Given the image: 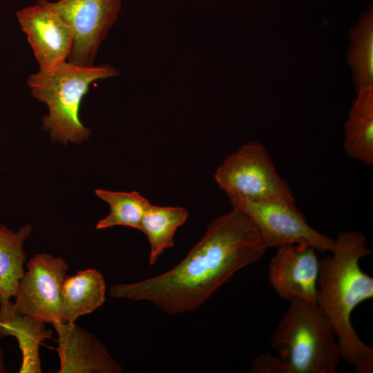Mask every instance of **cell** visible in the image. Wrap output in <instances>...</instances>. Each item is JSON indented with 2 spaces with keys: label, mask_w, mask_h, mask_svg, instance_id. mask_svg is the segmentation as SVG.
I'll return each mask as SVG.
<instances>
[{
  "label": "cell",
  "mask_w": 373,
  "mask_h": 373,
  "mask_svg": "<svg viewBox=\"0 0 373 373\" xmlns=\"http://www.w3.org/2000/svg\"><path fill=\"white\" fill-rule=\"evenodd\" d=\"M16 15L39 69L53 67L67 59L73 31L57 13L37 0L35 5L17 11Z\"/></svg>",
  "instance_id": "obj_10"
},
{
  "label": "cell",
  "mask_w": 373,
  "mask_h": 373,
  "mask_svg": "<svg viewBox=\"0 0 373 373\" xmlns=\"http://www.w3.org/2000/svg\"><path fill=\"white\" fill-rule=\"evenodd\" d=\"M189 218L188 211L181 207L149 206L142 218L140 230L150 244L149 264L154 265L158 258L174 245L177 229Z\"/></svg>",
  "instance_id": "obj_16"
},
{
  "label": "cell",
  "mask_w": 373,
  "mask_h": 373,
  "mask_svg": "<svg viewBox=\"0 0 373 373\" xmlns=\"http://www.w3.org/2000/svg\"><path fill=\"white\" fill-rule=\"evenodd\" d=\"M214 178L229 198L294 202L291 189L277 173L267 150L256 141L228 155L216 169Z\"/></svg>",
  "instance_id": "obj_5"
},
{
  "label": "cell",
  "mask_w": 373,
  "mask_h": 373,
  "mask_svg": "<svg viewBox=\"0 0 373 373\" xmlns=\"http://www.w3.org/2000/svg\"><path fill=\"white\" fill-rule=\"evenodd\" d=\"M347 61L356 91L373 86V9L361 14L350 31Z\"/></svg>",
  "instance_id": "obj_17"
},
{
  "label": "cell",
  "mask_w": 373,
  "mask_h": 373,
  "mask_svg": "<svg viewBox=\"0 0 373 373\" xmlns=\"http://www.w3.org/2000/svg\"><path fill=\"white\" fill-rule=\"evenodd\" d=\"M6 371L3 353L2 349L0 347V373H4Z\"/></svg>",
  "instance_id": "obj_20"
},
{
  "label": "cell",
  "mask_w": 373,
  "mask_h": 373,
  "mask_svg": "<svg viewBox=\"0 0 373 373\" xmlns=\"http://www.w3.org/2000/svg\"><path fill=\"white\" fill-rule=\"evenodd\" d=\"M31 233L29 224L17 231L0 225V309L6 308L11 297L16 296L19 280L25 273L26 255L23 246Z\"/></svg>",
  "instance_id": "obj_15"
},
{
  "label": "cell",
  "mask_w": 373,
  "mask_h": 373,
  "mask_svg": "<svg viewBox=\"0 0 373 373\" xmlns=\"http://www.w3.org/2000/svg\"><path fill=\"white\" fill-rule=\"evenodd\" d=\"M345 124L343 147L353 160L373 164V86L356 91Z\"/></svg>",
  "instance_id": "obj_14"
},
{
  "label": "cell",
  "mask_w": 373,
  "mask_h": 373,
  "mask_svg": "<svg viewBox=\"0 0 373 373\" xmlns=\"http://www.w3.org/2000/svg\"><path fill=\"white\" fill-rule=\"evenodd\" d=\"M266 249L251 220L232 207L209 224L202 238L175 266L139 282L115 284L111 294L149 302L171 315L193 312L236 273L260 260Z\"/></svg>",
  "instance_id": "obj_1"
},
{
  "label": "cell",
  "mask_w": 373,
  "mask_h": 373,
  "mask_svg": "<svg viewBox=\"0 0 373 373\" xmlns=\"http://www.w3.org/2000/svg\"><path fill=\"white\" fill-rule=\"evenodd\" d=\"M332 256L319 260L316 304L333 327L341 358L356 373L373 372V349L361 340L351 322L360 303L373 298V278L360 267L371 251L360 231L340 232Z\"/></svg>",
  "instance_id": "obj_2"
},
{
  "label": "cell",
  "mask_w": 373,
  "mask_h": 373,
  "mask_svg": "<svg viewBox=\"0 0 373 373\" xmlns=\"http://www.w3.org/2000/svg\"><path fill=\"white\" fill-rule=\"evenodd\" d=\"M43 321L19 312L12 302L0 309V338L14 336L22 354L20 373H41L39 345L51 336Z\"/></svg>",
  "instance_id": "obj_12"
},
{
  "label": "cell",
  "mask_w": 373,
  "mask_h": 373,
  "mask_svg": "<svg viewBox=\"0 0 373 373\" xmlns=\"http://www.w3.org/2000/svg\"><path fill=\"white\" fill-rule=\"evenodd\" d=\"M289 302L270 337L287 373H336L341 350L330 322L317 304Z\"/></svg>",
  "instance_id": "obj_4"
},
{
  "label": "cell",
  "mask_w": 373,
  "mask_h": 373,
  "mask_svg": "<svg viewBox=\"0 0 373 373\" xmlns=\"http://www.w3.org/2000/svg\"><path fill=\"white\" fill-rule=\"evenodd\" d=\"M118 74L108 64L84 66L65 60L30 75L27 84L31 96L48 108V114L43 117L42 129L49 132L52 141L64 144L86 140L90 130L79 118L82 100L93 82Z\"/></svg>",
  "instance_id": "obj_3"
},
{
  "label": "cell",
  "mask_w": 373,
  "mask_h": 373,
  "mask_svg": "<svg viewBox=\"0 0 373 373\" xmlns=\"http://www.w3.org/2000/svg\"><path fill=\"white\" fill-rule=\"evenodd\" d=\"M58 336L59 373H121L122 368L93 334L73 323H52Z\"/></svg>",
  "instance_id": "obj_11"
},
{
  "label": "cell",
  "mask_w": 373,
  "mask_h": 373,
  "mask_svg": "<svg viewBox=\"0 0 373 373\" xmlns=\"http://www.w3.org/2000/svg\"><path fill=\"white\" fill-rule=\"evenodd\" d=\"M249 372L253 373H287L285 363L269 353L258 356L251 363Z\"/></svg>",
  "instance_id": "obj_19"
},
{
  "label": "cell",
  "mask_w": 373,
  "mask_h": 373,
  "mask_svg": "<svg viewBox=\"0 0 373 373\" xmlns=\"http://www.w3.org/2000/svg\"><path fill=\"white\" fill-rule=\"evenodd\" d=\"M69 25L73 42L67 61L94 65L98 50L119 15L122 0H39Z\"/></svg>",
  "instance_id": "obj_7"
},
{
  "label": "cell",
  "mask_w": 373,
  "mask_h": 373,
  "mask_svg": "<svg viewBox=\"0 0 373 373\" xmlns=\"http://www.w3.org/2000/svg\"><path fill=\"white\" fill-rule=\"evenodd\" d=\"M19 280L14 303L21 313L44 323H66L61 287L68 265L60 257L37 254L27 263Z\"/></svg>",
  "instance_id": "obj_8"
},
{
  "label": "cell",
  "mask_w": 373,
  "mask_h": 373,
  "mask_svg": "<svg viewBox=\"0 0 373 373\" xmlns=\"http://www.w3.org/2000/svg\"><path fill=\"white\" fill-rule=\"evenodd\" d=\"M95 193L110 207L109 213L97 224V229L124 226L140 230L144 215L151 204L148 199L137 191L97 189Z\"/></svg>",
  "instance_id": "obj_18"
},
{
  "label": "cell",
  "mask_w": 373,
  "mask_h": 373,
  "mask_svg": "<svg viewBox=\"0 0 373 373\" xmlns=\"http://www.w3.org/2000/svg\"><path fill=\"white\" fill-rule=\"evenodd\" d=\"M319 260L315 249L307 244L278 247L269 262V282L283 300L316 304Z\"/></svg>",
  "instance_id": "obj_9"
},
{
  "label": "cell",
  "mask_w": 373,
  "mask_h": 373,
  "mask_svg": "<svg viewBox=\"0 0 373 373\" xmlns=\"http://www.w3.org/2000/svg\"><path fill=\"white\" fill-rule=\"evenodd\" d=\"M251 220L266 247L305 243L316 251L332 250L334 240L312 228L294 202L284 200H254L229 198Z\"/></svg>",
  "instance_id": "obj_6"
},
{
  "label": "cell",
  "mask_w": 373,
  "mask_h": 373,
  "mask_svg": "<svg viewBox=\"0 0 373 373\" xmlns=\"http://www.w3.org/2000/svg\"><path fill=\"white\" fill-rule=\"evenodd\" d=\"M106 283L102 273L93 269L66 276L61 287V300L66 323H73L81 316L90 314L106 299Z\"/></svg>",
  "instance_id": "obj_13"
}]
</instances>
